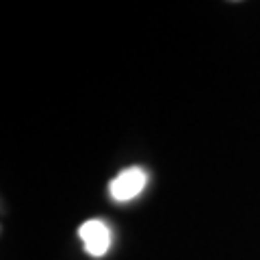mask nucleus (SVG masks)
<instances>
[{
  "mask_svg": "<svg viewBox=\"0 0 260 260\" xmlns=\"http://www.w3.org/2000/svg\"><path fill=\"white\" fill-rule=\"evenodd\" d=\"M148 184V174L141 167H128L109 184V193L115 202H128L139 195Z\"/></svg>",
  "mask_w": 260,
  "mask_h": 260,
  "instance_id": "1",
  "label": "nucleus"
},
{
  "mask_svg": "<svg viewBox=\"0 0 260 260\" xmlns=\"http://www.w3.org/2000/svg\"><path fill=\"white\" fill-rule=\"evenodd\" d=\"M78 237L83 241L85 251L93 258H102L111 247V228L102 219H89L78 228Z\"/></svg>",
  "mask_w": 260,
  "mask_h": 260,
  "instance_id": "2",
  "label": "nucleus"
}]
</instances>
